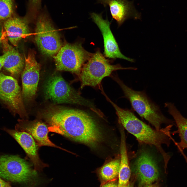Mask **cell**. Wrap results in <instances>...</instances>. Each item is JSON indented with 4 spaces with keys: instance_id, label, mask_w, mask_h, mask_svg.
<instances>
[{
    "instance_id": "1",
    "label": "cell",
    "mask_w": 187,
    "mask_h": 187,
    "mask_svg": "<svg viewBox=\"0 0 187 187\" xmlns=\"http://www.w3.org/2000/svg\"><path fill=\"white\" fill-rule=\"evenodd\" d=\"M49 131L72 141L95 148L103 139L101 129L89 114L83 111L58 106L42 113Z\"/></svg>"
},
{
    "instance_id": "2",
    "label": "cell",
    "mask_w": 187,
    "mask_h": 187,
    "mask_svg": "<svg viewBox=\"0 0 187 187\" xmlns=\"http://www.w3.org/2000/svg\"><path fill=\"white\" fill-rule=\"evenodd\" d=\"M108 101L116 111L119 123L140 143L156 148L167 166L171 156L162 146L163 144L168 146L170 145L172 137L170 131L173 125H169L159 130L154 129L138 119L131 110L120 108L110 99Z\"/></svg>"
},
{
    "instance_id": "3",
    "label": "cell",
    "mask_w": 187,
    "mask_h": 187,
    "mask_svg": "<svg viewBox=\"0 0 187 187\" xmlns=\"http://www.w3.org/2000/svg\"><path fill=\"white\" fill-rule=\"evenodd\" d=\"M112 77L120 86L133 110L156 129L161 130L162 125L164 124L175 125L174 121L163 115L159 107L150 99L145 92L135 90L128 86L116 75Z\"/></svg>"
},
{
    "instance_id": "4",
    "label": "cell",
    "mask_w": 187,
    "mask_h": 187,
    "mask_svg": "<svg viewBox=\"0 0 187 187\" xmlns=\"http://www.w3.org/2000/svg\"><path fill=\"white\" fill-rule=\"evenodd\" d=\"M45 97L57 103H69L86 106L99 114L100 112L89 100L82 97L60 75L49 77L44 85Z\"/></svg>"
},
{
    "instance_id": "5",
    "label": "cell",
    "mask_w": 187,
    "mask_h": 187,
    "mask_svg": "<svg viewBox=\"0 0 187 187\" xmlns=\"http://www.w3.org/2000/svg\"><path fill=\"white\" fill-rule=\"evenodd\" d=\"M105 57L100 50H97L84 64L78 76L81 89L87 86H99L103 78L110 76L115 71L137 69L133 67H123L119 64H111Z\"/></svg>"
},
{
    "instance_id": "6",
    "label": "cell",
    "mask_w": 187,
    "mask_h": 187,
    "mask_svg": "<svg viewBox=\"0 0 187 187\" xmlns=\"http://www.w3.org/2000/svg\"><path fill=\"white\" fill-rule=\"evenodd\" d=\"M0 177L12 182L31 186L37 183V172L25 159L17 155L0 156Z\"/></svg>"
},
{
    "instance_id": "7",
    "label": "cell",
    "mask_w": 187,
    "mask_h": 187,
    "mask_svg": "<svg viewBox=\"0 0 187 187\" xmlns=\"http://www.w3.org/2000/svg\"><path fill=\"white\" fill-rule=\"evenodd\" d=\"M92 54L83 48L81 42L66 43L53 57L56 69L70 72L78 76L83 66Z\"/></svg>"
},
{
    "instance_id": "8",
    "label": "cell",
    "mask_w": 187,
    "mask_h": 187,
    "mask_svg": "<svg viewBox=\"0 0 187 187\" xmlns=\"http://www.w3.org/2000/svg\"><path fill=\"white\" fill-rule=\"evenodd\" d=\"M35 38L40 51L48 56L54 57L62 46L59 33L46 15L43 13L38 18Z\"/></svg>"
},
{
    "instance_id": "9",
    "label": "cell",
    "mask_w": 187,
    "mask_h": 187,
    "mask_svg": "<svg viewBox=\"0 0 187 187\" xmlns=\"http://www.w3.org/2000/svg\"><path fill=\"white\" fill-rule=\"evenodd\" d=\"M0 99L14 114L27 117L20 87L14 77L0 73Z\"/></svg>"
},
{
    "instance_id": "10",
    "label": "cell",
    "mask_w": 187,
    "mask_h": 187,
    "mask_svg": "<svg viewBox=\"0 0 187 187\" xmlns=\"http://www.w3.org/2000/svg\"><path fill=\"white\" fill-rule=\"evenodd\" d=\"M133 160V169L141 184L150 185L157 180L159 175L157 159L149 150L141 149Z\"/></svg>"
},
{
    "instance_id": "11",
    "label": "cell",
    "mask_w": 187,
    "mask_h": 187,
    "mask_svg": "<svg viewBox=\"0 0 187 187\" xmlns=\"http://www.w3.org/2000/svg\"><path fill=\"white\" fill-rule=\"evenodd\" d=\"M40 67L33 52H29L25 58V65L21 74L23 98L29 101L35 96L39 79Z\"/></svg>"
},
{
    "instance_id": "12",
    "label": "cell",
    "mask_w": 187,
    "mask_h": 187,
    "mask_svg": "<svg viewBox=\"0 0 187 187\" xmlns=\"http://www.w3.org/2000/svg\"><path fill=\"white\" fill-rule=\"evenodd\" d=\"M94 22L99 29L104 41V54L105 57L115 59L120 58L133 62L134 60L126 57L121 52L116 39L111 30L110 23L107 19H104L100 14H90Z\"/></svg>"
},
{
    "instance_id": "13",
    "label": "cell",
    "mask_w": 187,
    "mask_h": 187,
    "mask_svg": "<svg viewBox=\"0 0 187 187\" xmlns=\"http://www.w3.org/2000/svg\"><path fill=\"white\" fill-rule=\"evenodd\" d=\"M4 130L14 138L23 149L33 165L35 170L41 172L44 168L49 166L40 158L38 153L39 146L30 134L26 132L6 128Z\"/></svg>"
},
{
    "instance_id": "14",
    "label": "cell",
    "mask_w": 187,
    "mask_h": 187,
    "mask_svg": "<svg viewBox=\"0 0 187 187\" xmlns=\"http://www.w3.org/2000/svg\"><path fill=\"white\" fill-rule=\"evenodd\" d=\"M15 127V130L25 131L30 134L33 138L39 147L42 146H51L67 151L57 146L49 139L48 136L49 130L46 124L38 120L29 121L19 120Z\"/></svg>"
},
{
    "instance_id": "15",
    "label": "cell",
    "mask_w": 187,
    "mask_h": 187,
    "mask_svg": "<svg viewBox=\"0 0 187 187\" xmlns=\"http://www.w3.org/2000/svg\"><path fill=\"white\" fill-rule=\"evenodd\" d=\"M104 6L109 7L112 18L121 25L127 19L130 18L139 19L140 14L136 10L132 2L127 0H98Z\"/></svg>"
},
{
    "instance_id": "16",
    "label": "cell",
    "mask_w": 187,
    "mask_h": 187,
    "mask_svg": "<svg viewBox=\"0 0 187 187\" xmlns=\"http://www.w3.org/2000/svg\"><path fill=\"white\" fill-rule=\"evenodd\" d=\"M3 24L8 40L15 46H17L20 41L29 33L27 19L15 14L4 21Z\"/></svg>"
},
{
    "instance_id": "17",
    "label": "cell",
    "mask_w": 187,
    "mask_h": 187,
    "mask_svg": "<svg viewBox=\"0 0 187 187\" xmlns=\"http://www.w3.org/2000/svg\"><path fill=\"white\" fill-rule=\"evenodd\" d=\"M4 37V36L2 41L3 52L5 55L3 67L13 76L17 77L23 71L25 60Z\"/></svg>"
},
{
    "instance_id": "18",
    "label": "cell",
    "mask_w": 187,
    "mask_h": 187,
    "mask_svg": "<svg viewBox=\"0 0 187 187\" xmlns=\"http://www.w3.org/2000/svg\"><path fill=\"white\" fill-rule=\"evenodd\" d=\"M165 107L167 108L168 112L173 118L177 128L173 133L178 134L180 139L179 142L174 139L172 141L175 145L184 150L187 147V118L182 115L174 103L166 102L165 103Z\"/></svg>"
},
{
    "instance_id": "19",
    "label": "cell",
    "mask_w": 187,
    "mask_h": 187,
    "mask_svg": "<svg viewBox=\"0 0 187 187\" xmlns=\"http://www.w3.org/2000/svg\"><path fill=\"white\" fill-rule=\"evenodd\" d=\"M121 135L120 147V163L118 173V187H122L129 183L131 171L126 147L124 129L119 128Z\"/></svg>"
},
{
    "instance_id": "20",
    "label": "cell",
    "mask_w": 187,
    "mask_h": 187,
    "mask_svg": "<svg viewBox=\"0 0 187 187\" xmlns=\"http://www.w3.org/2000/svg\"><path fill=\"white\" fill-rule=\"evenodd\" d=\"M120 163V157L116 158L103 165L97 171L101 185L116 181L118 177Z\"/></svg>"
},
{
    "instance_id": "21",
    "label": "cell",
    "mask_w": 187,
    "mask_h": 187,
    "mask_svg": "<svg viewBox=\"0 0 187 187\" xmlns=\"http://www.w3.org/2000/svg\"><path fill=\"white\" fill-rule=\"evenodd\" d=\"M16 6L15 0H0V22L15 14Z\"/></svg>"
},
{
    "instance_id": "22",
    "label": "cell",
    "mask_w": 187,
    "mask_h": 187,
    "mask_svg": "<svg viewBox=\"0 0 187 187\" xmlns=\"http://www.w3.org/2000/svg\"><path fill=\"white\" fill-rule=\"evenodd\" d=\"M41 0H29L28 13L29 15H36L38 13L41 8Z\"/></svg>"
},
{
    "instance_id": "23",
    "label": "cell",
    "mask_w": 187,
    "mask_h": 187,
    "mask_svg": "<svg viewBox=\"0 0 187 187\" xmlns=\"http://www.w3.org/2000/svg\"><path fill=\"white\" fill-rule=\"evenodd\" d=\"M118 183L115 181L108 182L102 185L100 187H118Z\"/></svg>"
},
{
    "instance_id": "24",
    "label": "cell",
    "mask_w": 187,
    "mask_h": 187,
    "mask_svg": "<svg viewBox=\"0 0 187 187\" xmlns=\"http://www.w3.org/2000/svg\"><path fill=\"white\" fill-rule=\"evenodd\" d=\"M0 187H12L8 182H6L0 177Z\"/></svg>"
},
{
    "instance_id": "25",
    "label": "cell",
    "mask_w": 187,
    "mask_h": 187,
    "mask_svg": "<svg viewBox=\"0 0 187 187\" xmlns=\"http://www.w3.org/2000/svg\"><path fill=\"white\" fill-rule=\"evenodd\" d=\"M5 55L3 54L0 56V70L3 67L5 59Z\"/></svg>"
},
{
    "instance_id": "26",
    "label": "cell",
    "mask_w": 187,
    "mask_h": 187,
    "mask_svg": "<svg viewBox=\"0 0 187 187\" xmlns=\"http://www.w3.org/2000/svg\"><path fill=\"white\" fill-rule=\"evenodd\" d=\"M178 149V150L181 153V155L184 158V159L185 161L187 163V156L184 152L183 151L184 150H183L180 148H179Z\"/></svg>"
},
{
    "instance_id": "27",
    "label": "cell",
    "mask_w": 187,
    "mask_h": 187,
    "mask_svg": "<svg viewBox=\"0 0 187 187\" xmlns=\"http://www.w3.org/2000/svg\"><path fill=\"white\" fill-rule=\"evenodd\" d=\"M4 34H4L3 33L2 30L0 26V42H2V40L4 36Z\"/></svg>"
},
{
    "instance_id": "28",
    "label": "cell",
    "mask_w": 187,
    "mask_h": 187,
    "mask_svg": "<svg viewBox=\"0 0 187 187\" xmlns=\"http://www.w3.org/2000/svg\"><path fill=\"white\" fill-rule=\"evenodd\" d=\"M122 187H133V186L132 185L129 183L126 185L122 186Z\"/></svg>"
},
{
    "instance_id": "29",
    "label": "cell",
    "mask_w": 187,
    "mask_h": 187,
    "mask_svg": "<svg viewBox=\"0 0 187 187\" xmlns=\"http://www.w3.org/2000/svg\"><path fill=\"white\" fill-rule=\"evenodd\" d=\"M143 187H153L152 185H146L144 186Z\"/></svg>"
},
{
    "instance_id": "30",
    "label": "cell",
    "mask_w": 187,
    "mask_h": 187,
    "mask_svg": "<svg viewBox=\"0 0 187 187\" xmlns=\"http://www.w3.org/2000/svg\"><path fill=\"white\" fill-rule=\"evenodd\" d=\"M186 149H187V147L186 148Z\"/></svg>"
}]
</instances>
